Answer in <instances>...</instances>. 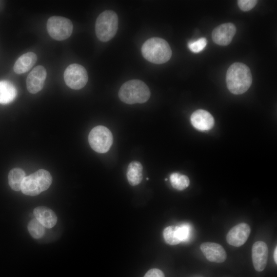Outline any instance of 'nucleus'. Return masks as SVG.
I'll return each instance as SVG.
<instances>
[{
    "label": "nucleus",
    "mask_w": 277,
    "mask_h": 277,
    "mask_svg": "<svg viewBox=\"0 0 277 277\" xmlns=\"http://www.w3.org/2000/svg\"><path fill=\"white\" fill-rule=\"evenodd\" d=\"M35 218L45 227L51 228L57 222V216L50 208L45 206L36 207L33 210Z\"/></svg>",
    "instance_id": "obj_15"
},
{
    "label": "nucleus",
    "mask_w": 277,
    "mask_h": 277,
    "mask_svg": "<svg viewBox=\"0 0 277 277\" xmlns=\"http://www.w3.org/2000/svg\"><path fill=\"white\" fill-rule=\"evenodd\" d=\"M37 60V55L32 52L22 55L14 65L13 70L15 73L19 74L28 72L34 65Z\"/></svg>",
    "instance_id": "obj_16"
},
{
    "label": "nucleus",
    "mask_w": 277,
    "mask_h": 277,
    "mask_svg": "<svg viewBox=\"0 0 277 277\" xmlns=\"http://www.w3.org/2000/svg\"><path fill=\"white\" fill-rule=\"evenodd\" d=\"M118 17L112 10H106L97 17L95 30L96 36L102 42H106L115 35L118 28Z\"/></svg>",
    "instance_id": "obj_5"
},
{
    "label": "nucleus",
    "mask_w": 277,
    "mask_h": 277,
    "mask_svg": "<svg viewBox=\"0 0 277 277\" xmlns=\"http://www.w3.org/2000/svg\"><path fill=\"white\" fill-rule=\"evenodd\" d=\"M164 239L166 243L171 245H175L181 243L176 231V226H169L163 231Z\"/></svg>",
    "instance_id": "obj_22"
},
{
    "label": "nucleus",
    "mask_w": 277,
    "mask_h": 277,
    "mask_svg": "<svg viewBox=\"0 0 277 277\" xmlns=\"http://www.w3.org/2000/svg\"><path fill=\"white\" fill-rule=\"evenodd\" d=\"M165 181H166L167 180V179H165Z\"/></svg>",
    "instance_id": "obj_28"
},
{
    "label": "nucleus",
    "mask_w": 277,
    "mask_h": 277,
    "mask_svg": "<svg viewBox=\"0 0 277 277\" xmlns=\"http://www.w3.org/2000/svg\"><path fill=\"white\" fill-rule=\"evenodd\" d=\"M191 227L188 224H183L176 226V231L179 239L181 242L187 241L191 234Z\"/></svg>",
    "instance_id": "obj_23"
},
{
    "label": "nucleus",
    "mask_w": 277,
    "mask_h": 277,
    "mask_svg": "<svg viewBox=\"0 0 277 277\" xmlns=\"http://www.w3.org/2000/svg\"><path fill=\"white\" fill-rule=\"evenodd\" d=\"M28 230L30 235L35 239L42 238L45 233V227L35 217L28 224Z\"/></svg>",
    "instance_id": "obj_21"
},
{
    "label": "nucleus",
    "mask_w": 277,
    "mask_h": 277,
    "mask_svg": "<svg viewBox=\"0 0 277 277\" xmlns=\"http://www.w3.org/2000/svg\"><path fill=\"white\" fill-rule=\"evenodd\" d=\"M268 247L263 241L255 242L252 247L251 255L253 267L257 271H262L265 268L268 258Z\"/></svg>",
    "instance_id": "obj_12"
},
{
    "label": "nucleus",
    "mask_w": 277,
    "mask_h": 277,
    "mask_svg": "<svg viewBox=\"0 0 277 277\" xmlns=\"http://www.w3.org/2000/svg\"><path fill=\"white\" fill-rule=\"evenodd\" d=\"M190 121L192 126L200 131L210 130L214 123L212 115L203 109H199L193 112L191 115Z\"/></svg>",
    "instance_id": "obj_14"
},
{
    "label": "nucleus",
    "mask_w": 277,
    "mask_h": 277,
    "mask_svg": "<svg viewBox=\"0 0 277 277\" xmlns=\"http://www.w3.org/2000/svg\"><path fill=\"white\" fill-rule=\"evenodd\" d=\"M150 96V91L147 85L138 80H132L124 83L118 91V97L128 104L144 103Z\"/></svg>",
    "instance_id": "obj_3"
},
{
    "label": "nucleus",
    "mask_w": 277,
    "mask_h": 277,
    "mask_svg": "<svg viewBox=\"0 0 277 277\" xmlns=\"http://www.w3.org/2000/svg\"><path fill=\"white\" fill-rule=\"evenodd\" d=\"M52 181L49 171L39 169L25 176L21 186L23 193L27 195L35 196L47 190Z\"/></svg>",
    "instance_id": "obj_4"
},
{
    "label": "nucleus",
    "mask_w": 277,
    "mask_h": 277,
    "mask_svg": "<svg viewBox=\"0 0 277 277\" xmlns=\"http://www.w3.org/2000/svg\"><path fill=\"white\" fill-rule=\"evenodd\" d=\"M277 247H275L274 251V254H273V258L274 261L275 263V264H277Z\"/></svg>",
    "instance_id": "obj_27"
},
{
    "label": "nucleus",
    "mask_w": 277,
    "mask_h": 277,
    "mask_svg": "<svg viewBox=\"0 0 277 277\" xmlns=\"http://www.w3.org/2000/svg\"><path fill=\"white\" fill-rule=\"evenodd\" d=\"M64 81L69 88L79 90L87 84L88 76L86 69L78 64H72L68 66L64 73Z\"/></svg>",
    "instance_id": "obj_8"
},
{
    "label": "nucleus",
    "mask_w": 277,
    "mask_h": 277,
    "mask_svg": "<svg viewBox=\"0 0 277 277\" xmlns=\"http://www.w3.org/2000/svg\"><path fill=\"white\" fill-rule=\"evenodd\" d=\"M47 29L49 35L56 41L69 38L73 31L71 21L65 17L53 16L47 21Z\"/></svg>",
    "instance_id": "obj_7"
},
{
    "label": "nucleus",
    "mask_w": 277,
    "mask_h": 277,
    "mask_svg": "<svg viewBox=\"0 0 277 277\" xmlns=\"http://www.w3.org/2000/svg\"><path fill=\"white\" fill-rule=\"evenodd\" d=\"M226 82L228 90L234 94L246 92L251 85L252 77L249 67L242 63H234L228 69Z\"/></svg>",
    "instance_id": "obj_1"
},
{
    "label": "nucleus",
    "mask_w": 277,
    "mask_h": 277,
    "mask_svg": "<svg viewBox=\"0 0 277 277\" xmlns=\"http://www.w3.org/2000/svg\"><path fill=\"white\" fill-rule=\"evenodd\" d=\"M46 76L47 71L44 67L38 65L34 68L26 79L28 91L32 94L40 91L44 87Z\"/></svg>",
    "instance_id": "obj_10"
},
{
    "label": "nucleus",
    "mask_w": 277,
    "mask_h": 277,
    "mask_svg": "<svg viewBox=\"0 0 277 277\" xmlns=\"http://www.w3.org/2000/svg\"><path fill=\"white\" fill-rule=\"evenodd\" d=\"M142 53L146 60L157 64L167 62L172 55L169 44L159 37H152L147 39L142 46Z\"/></svg>",
    "instance_id": "obj_2"
},
{
    "label": "nucleus",
    "mask_w": 277,
    "mask_h": 277,
    "mask_svg": "<svg viewBox=\"0 0 277 277\" xmlns=\"http://www.w3.org/2000/svg\"><path fill=\"white\" fill-rule=\"evenodd\" d=\"M207 40L204 37H202L195 41L188 43V48L194 53H198L202 51L206 47Z\"/></svg>",
    "instance_id": "obj_24"
},
{
    "label": "nucleus",
    "mask_w": 277,
    "mask_h": 277,
    "mask_svg": "<svg viewBox=\"0 0 277 277\" xmlns=\"http://www.w3.org/2000/svg\"><path fill=\"white\" fill-rule=\"evenodd\" d=\"M200 249L205 258L210 262L221 263L227 258L226 251L220 244L213 242H204Z\"/></svg>",
    "instance_id": "obj_13"
},
{
    "label": "nucleus",
    "mask_w": 277,
    "mask_h": 277,
    "mask_svg": "<svg viewBox=\"0 0 277 277\" xmlns=\"http://www.w3.org/2000/svg\"><path fill=\"white\" fill-rule=\"evenodd\" d=\"M258 3L256 0H239L238 4L239 8L244 11L250 10Z\"/></svg>",
    "instance_id": "obj_25"
},
{
    "label": "nucleus",
    "mask_w": 277,
    "mask_h": 277,
    "mask_svg": "<svg viewBox=\"0 0 277 277\" xmlns=\"http://www.w3.org/2000/svg\"><path fill=\"white\" fill-rule=\"evenodd\" d=\"M171 186L177 190H183L187 188L190 184L188 177L185 175L174 172L170 176Z\"/></svg>",
    "instance_id": "obj_20"
},
{
    "label": "nucleus",
    "mask_w": 277,
    "mask_h": 277,
    "mask_svg": "<svg viewBox=\"0 0 277 277\" xmlns=\"http://www.w3.org/2000/svg\"><path fill=\"white\" fill-rule=\"evenodd\" d=\"M88 142L91 148L96 152H107L113 143V136L110 130L104 126H97L89 132Z\"/></svg>",
    "instance_id": "obj_6"
},
{
    "label": "nucleus",
    "mask_w": 277,
    "mask_h": 277,
    "mask_svg": "<svg viewBox=\"0 0 277 277\" xmlns=\"http://www.w3.org/2000/svg\"><path fill=\"white\" fill-rule=\"evenodd\" d=\"M144 277H165V275L161 270L153 268L148 270Z\"/></svg>",
    "instance_id": "obj_26"
},
{
    "label": "nucleus",
    "mask_w": 277,
    "mask_h": 277,
    "mask_svg": "<svg viewBox=\"0 0 277 277\" xmlns=\"http://www.w3.org/2000/svg\"><path fill=\"white\" fill-rule=\"evenodd\" d=\"M236 33L234 24L227 23L221 24L214 29L212 32L213 42L221 46L229 45Z\"/></svg>",
    "instance_id": "obj_11"
},
{
    "label": "nucleus",
    "mask_w": 277,
    "mask_h": 277,
    "mask_svg": "<svg viewBox=\"0 0 277 277\" xmlns=\"http://www.w3.org/2000/svg\"><path fill=\"white\" fill-rule=\"evenodd\" d=\"M249 225L241 223L231 228L226 235L227 243L234 247H240L244 245L250 234Z\"/></svg>",
    "instance_id": "obj_9"
},
{
    "label": "nucleus",
    "mask_w": 277,
    "mask_h": 277,
    "mask_svg": "<svg viewBox=\"0 0 277 277\" xmlns=\"http://www.w3.org/2000/svg\"><path fill=\"white\" fill-rule=\"evenodd\" d=\"M17 91L15 86L7 81H0V104H8L15 98Z\"/></svg>",
    "instance_id": "obj_18"
},
{
    "label": "nucleus",
    "mask_w": 277,
    "mask_h": 277,
    "mask_svg": "<svg viewBox=\"0 0 277 277\" xmlns=\"http://www.w3.org/2000/svg\"><path fill=\"white\" fill-rule=\"evenodd\" d=\"M127 177L129 184L133 186L141 182L143 179V166L140 162L134 161L129 164Z\"/></svg>",
    "instance_id": "obj_17"
},
{
    "label": "nucleus",
    "mask_w": 277,
    "mask_h": 277,
    "mask_svg": "<svg viewBox=\"0 0 277 277\" xmlns=\"http://www.w3.org/2000/svg\"><path fill=\"white\" fill-rule=\"evenodd\" d=\"M25 172L18 168L11 169L8 174V182L10 187L14 191L21 190L22 182L25 177Z\"/></svg>",
    "instance_id": "obj_19"
}]
</instances>
